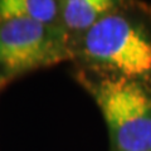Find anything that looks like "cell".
Wrapping results in <instances>:
<instances>
[{
  "mask_svg": "<svg viewBox=\"0 0 151 151\" xmlns=\"http://www.w3.org/2000/svg\"><path fill=\"white\" fill-rule=\"evenodd\" d=\"M79 55L97 72L151 84V35L120 10L108 14L74 44Z\"/></svg>",
  "mask_w": 151,
  "mask_h": 151,
  "instance_id": "1",
  "label": "cell"
},
{
  "mask_svg": "<svg viewBox=\"0 0 151 151\" xmlns=\"http://www.w3.org/2000/svg\"><path fill=\"white\" fill-rule=\"evenodd\" d=\"M84 86L103 115L113 151H151V91L147 86L103 73Z\"/></svg>",
  "mask_w": 151,
  "mask_h": 151,
  "instance_id": "2",
  "label": "cell"
},
{
  "mask_svg": "<svg viewBox=\"0 0 151 151\" xmlns=\"http://www.w3.org/2000/svg\"><path fill=\"white\" fill-rule=\"evenodd\" d=\"M73 55L74 43L60 25L28 19L0 22V89L20 76Z\"/></svg>",
  "mask_w": 151,
  "mask_h": 151,
  "instance_id": "3",
  "label": "cell"
},
{
  "mask_svg": "<svg viewBox=\"0 0 151 151\" xmlns=\"http://www.w3.org/2000/svg\"><path fill=\"white\" fill-rule=\"evenodd\" d=\"M115 0H60L59 25L76 42L108 14L120 10Z\"/></svg>",
  "mask_w": 151,
  "mask_h": 151,
  "instance_id": "4",
  "label": "cell"
},
{
  "mask_svg": "<svg viewBox=\"0 0 151 151\" xmlns=\"http://www.w3.org/2000/svg\"><path fill=\"white\" fill-rule=\"evenodd\" d=\"M28 19L59 25V1L55 0H0V22Z\"/></svg>",
  "mask_w": 151,
  "mask_h": 151,
  "instance_id": "5",
  "label": "cell"
}]
</instances>
